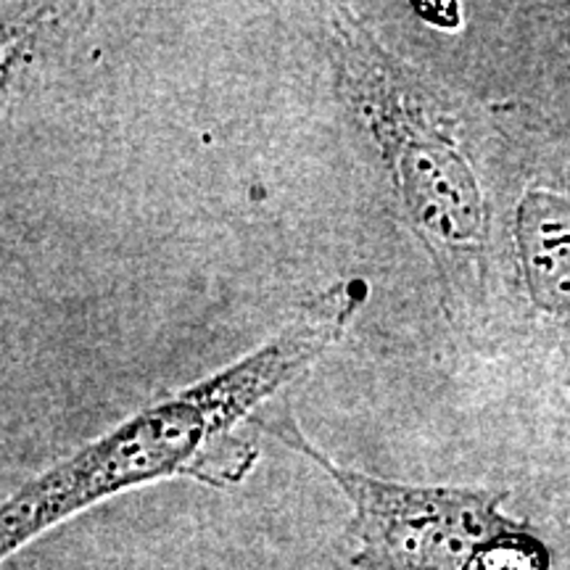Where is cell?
I'll use <instances>...</instances> for the list:
<instances>
[{"instance_id":"6da1fadb","label":"cell","mask_w":570,"mask_h":570,"mask_svg":"<svg viewBox=\"0 0 570 570\" xmlns=\"http://www.w3.org/2000/svg\"><path fill=\"white\" fill-rule=\"evenodd\" d=\"M367 294L365 281L331 285L252 354L156 399L106 436L21 483L0 508V558L9 560L106 499L151 483L194 479L227 489L244 481L259 460L254 417L338 344Z\"/></svg>"},{"instance_id":"277c9868","label":"cell","mask_w":570,"mask_h":570,"mask_svg":"<svg viewBox=\"0 0 570 570\" xmlns=\"http://www.w3.org/2000/svg\"><path fill=\"white\" fill-rule=\"evenodd\" d=\"M518 254L533 304L570 315V202L531 190L518 209Z\"/></svg>"},{"instance_id":"3957f363","label":"cell","mask_w":570,"mask_h":570,"mask_svg":"<svg viewBox=\"0 0 570 570\" xmlns=\"http://www.w3.org/2000/svg\"><path fill=\"white\" fill-rule=\"evenodd\" d=\"M256 433L312 460L352 504L354 570H550L537 537L483 489L386 481L327 458L285 412L256 415Z\"/></svg>"},{"instance_id":"7a4b0ae2","label":"cell","mask_w":570,"mask_h":570,"mask_svg":"<svg viewBox=\"0 0 570 570\" xmlns=\"http://www.w3.org/2000/svg\"><path fill=\"white\" fill-rule=\"evenodd\" d=\"M336 88L373 140L404 217L444 281L487 240V206L425 82L354 13L331 17Z\"/></svg>"}]
</instances>
